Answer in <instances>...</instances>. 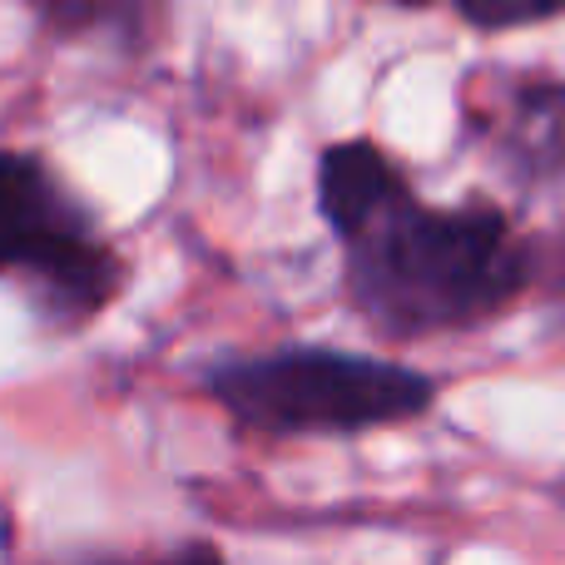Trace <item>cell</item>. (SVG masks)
Instances as JSON below:
<instances>
[{"instance_id":"6","label":"cell","mask_w":565,"mask_h":565,"mask_svg":"<svg viewBox=\"0 0 565 565\" xmlns=\"http://www.w3.org/2000/svg\"><path fill=\"white\" fill-rule=\"evenodd\" d=\"M35 565H228L224 551L214 546L209 536H194V541H179L169 551H65V556H50V561H35Z\"/></svg>"},{"instance_id":"4","label":"cell","mask_w":565,"mask_h":565,"mask_svg":"<svg viewBox=\"0 0 565 565\" xmlns=\"http://www.w3.org/2000/svg\"><path fill=\"white\" fill-rule=\"evenodd\" d=\"M461 125L516 189H546L565 174V79L556 75L491 70L471 79Z\"/></svg>"},{"instance_id":"5","label":"cell","mask_w":565,"mask_h":565,"mask_svg":"<svg viewBox=\"0 0 565 565\" xmlns=\"http://www.w3.org/2000/svg\"><path fill=\"white\" fill-rule=\"evenodd\" d=\"M20 6H30V15L55 40H109L139 55L154 35L159 0H20Z\"/></svg>"},{"instance_id":"7","label":"cell","mask_w":565,"mask_h":565,"mask_svg":"<svg viewBox=\"0 0 565 565\" xmlns=\"http://www.w3.org/2000/svg\"><path fill=\"white\" fill-rule=\"evenodd\" d=\"M451 6L477 30H521L565 15V0H451Z\"/></svg>"},{"instance_id":"8","label":"cell","mask_w":565,"mask_h":565,"mask_svg":"<svg viewBox=\"0 0 565 565\" xmlns=\"http://www.w3.org/2000/svg\"><path fill=\"white\" fill-rule=\"evenodd\" d=\"M392 6H402V10H422V6H437V0H392Z\"/></svg>"},{"instance_id":"2","label":"cell","mask_w":565,"mask_h":565,"mask_svg":"<svg viewBox=\"0 0 565 565\" xmlns=\"http://www.w3.org/2000/svg\"><path fill=\"white\" fill-rule=\"evenodd\" d=\"M199 392L248 437H362L437 407V377L377 352L282 342L199 362Z\"/></svg>"},{"instance_id":"3","label":"cell","mask_w":565,"mask_h":565,"mask_svg":"<svg viewBox=\"0 0 565 565\" xmlns=\"http://www.w3.org/2000/svg\"><path fill=\"white\" fill-rule=\"evenodd\" d=\"M0 278L25 292L45 332H85L129 282V264L99 214L45 154L0 149Z\"/></svg>"},{"instance_id":"1","label":"cell","mask_w":565,"mask_h":565,"mask_svg":"<svg viewBox=\"0 0 565 565\" xmlns=\"http://www.w3.org/2000/svg\"><path fill=\"white\" fill-rule=\"evenodd\" d=\"M318 214L342 254V298L387 342L487 328L536 274L497 204H427L372 139L318 154Z\"/></svg>"}]
</instances>
